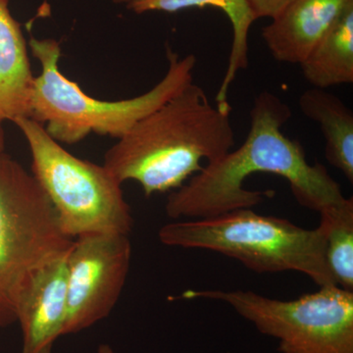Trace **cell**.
Segmentation results:
<instances>
[{"label": "cell", "mask_w": 353, "mask_h": 353, "mask_svg": "<svg viewBox=\"0 0 353 353\" xmlns=\"http://www.w3.org/2000/svg\"><path fill=\"white\" fill-rule=\"evenodd\" d=\"M290 117L292 110L281 97L268 90L260 92L243 145L208 163L174 190L165 205L168 217L203 219L259 205L274 192L245 189L246 179L257 173L285 178L297 202L316 212L343 203L347 197L326 167L309 164L303 145L285 136L282 129Z\"/></svg>", "instance_id": "6da1fadb"}, {"label": "cell", "mask_w": 353, "mask_h": 353, "mask_svg": "<svg viewBox=\"0 0 353 353\" xmlns=\"http://www.w3.org/2000/svg\"><path fill=\"white\" fill-rule=\"evenodd\" d=\"M229 102L213 104L205 90L188 83L139 120L108 150L103 166L120 183H139L145 196L176 190L231 152L234 132Z\"/></svg>", "instance_id": "7a4b0ae2"}, {"label": "cell", "mask_w": 353, "mask_h": 353, "mask_svg": "<svg viewBox=\"0 0 353 353\" xmlns=\"http://www.w3.org/2000/svg\"><path fill=\"white\" fill-rule=\"evenodd\" d=\"M29 46L41 70L34 77L29 118L43 125L51 138L66 145L80 143L90 134L120 139L139 120L194 82L196 57H180L167 46L168 69L152 90L132 99L101 101L85 94L61 73V48L57 41L32 38Z\"/></svg>", "instance_id": "3957f363"}, {"label": "cell", "mask_w": 353, "mask_h": 353, "mask_svg": "<svg viewBox=\"0 0 353 353\" xmlns=\"http://www.w3.org/2000/svg\"><path fill=\"white\" fill-rule=\"evenodd\" d=\"M158 238L165 245L221 253L256 273L296 271L318 287L336 285L325 259L326 230L321 223L304 229L284 218L245 208L169 223Z\"/></svg>", "instance_id": "277c9868"}, {"label": "cell", "mask_w": 353, "mask_h": 353, "mask_svg": "<svg viewBox=\"0 0 353 353\" xmlns=\"http://www.w3.org/2000/svg\"><path fill=\"white\" fill-rule=\"evenodd\" d=\"M13 123L29 145L32 175L67 236L75 240L90 234L129 236L134 224L131 208L122 183L103 165L72 154L31 118H18Z\"/></svg>", "instance_id": "5b68a950"}, {"label": "cell", "mask_w": 353, "mask_h": 353, "mask_svg": "<svg viewBox=\"0 0 353 353\" xmlns=\"http://www.w3.org/2000/svg\"><path fill=\"white\" fill-rule=\"evenodd\" d=\"M73 243L32 173L0 152V328L16 322L18 299L34 274Z\"/></svg>", "instance_id": "8992f818"}, {"label": "cell", "mask_w": 353, "mask_h": 353, "mask_svg": "<svg viewBox=\"0 0 353 353\" xmlns=\"http://www.w3.org/2000/svg\"><path fill=\"white\" fill-rule=\"evenodd\" d=\"M182 297L229 304L260 333L277 339L281 353H353V292L339 285L292 301L239 290H190Z\"/></svg>", "instance_id": "52a82bcc"}, {"label": "cell", "mask_w": 353, "mask_h": 353, "mask_svg": "<svg viewBox=\"0 0 353 353\" xmlns=\"http://www.w3.org/2000/svg\"><path fill=\"white\" fill-rule=\"evenodd\" d=\"M128 234H90L74 240L67 257V312L63 334L108 317L117 303L131 264Z\"/></svg>", "instance_id": "ba28073f"}, {"label": "cell", "mask_w": 353, "mask_h": 353, "mask_svg": "<svg viewBox=\"0 0 353 353\" xmlns=\"http://www.w3.org/2000/svg\"><path fill=\"white\" fill-rule=\"evenodd\" d=\"M69 250L39 269L18 299L16 321L23 332L22 353H51L63 334Z\"/></svg>", "instance_id": "9c48e42d"}, {"label": "cell", "mask_w": 353, "mask_h": 353, "mask_svg": "<svg viewBox=\"0 0 353 353\" xmlns=\"http://www.w3.org/2000/svg\"><path fill=\"white\" fill-rule=\"evenodd\" d=\"M353 0H294L262 30L279 62L301 64Z\"/></svg>", "instance_id": "30bf717a"}, {"label": "cell", "mask_w": 353, "mask_h": 353, "mask_svg": "<svg viewBox=\"0 0 353 353\" xmlns=\"http://www.w3.org/2000/svg\"><path fill=\"white\" fill-rule=\"evenodd\" d=\"M34 77L20 25L0 0V120L30 117Z\"/></svg>", "instance_id": "8fae6325"}, {"label": "cell", "mask_w": 353, "mask_h": 353, "mask_svg": "<svg viewBox=\"0 0 353 353\" xmlns=\"http://www.w3.org/2000/svg\"><path fill=\"white\" fill-rule=\"evenodd\" d=\"M128 8L137 14L162 11L174 13L183 9L215 7L226 14L233 28V41L226 73L216 95V103H228V92L239 72L248 66V34L254 22L248 0H134Z\"/></svg>", "instance_id": "7c38bea8"}, {"label": "cell", "mask_w": 353, "mask_h": 353, "mask_svg": "<svg viewBox=\"0 0 353 353\" xmlns=\"http://www.w3.org/2000/svg\"><path fill=\"white\" fill-rule=\"evenodd\" d=\"M301 112L319 124L325 139V155L332 166L353 182V114L336 95L309 88L299 97Z\"/></svg>", "instance_id": "4fadbf2b"}, {"label": "cell", "mask_w": 353, "mask_h": 353, "mask_svg": "<svg viewBox=\"0 0 353 353\" xmlns=\"http://www.w3.org/2000/svg\"><path fill=\"white\" fill-rule=\"evenodd\" d=\"M299 65L313 88L353 83V2Z\"/></svg>", "instance_id": "5bb4252c"}, {"label": "cell", "mask_w": 353, "mask_h": 353, "mask_svg": "<svg viewBox=\"0 0 353 353\" xmlns=\"http://www.w3.org/2000/svg\"><path fill=\"white\" fill-rule=\"evenodd\" d=\"M326 230L325 259L334 284L353 292V199L320 213Z\"/></svg>", "instance_id": "9a60e30c"}, {"label": "cell", "mask_w": 353, "mask_h": 353, "mask_svg": "<svg viewBox=\"0 0 353 353\" xmlns=\"http://www.w3.org/2000/svg\"><path fill=\"white\" fill-rule=\"evenodd\" d=\"M255 19L274 18L292 4L294 0H248Z\"/></svg>", "instance_id": "2e32d148"}, {"label": "cell", "mask_w": 353, "mask_h": 353, "mask_svg": "<svg viewBox=\"0 0 353 353\" xmlns=\"http://www.w3.org/2000/svg\"><path fill=\"white\" fill-rule=\"evenodd\" d=\"M2 124H3V122L0 120V152H4V145H6V141H4L3 127H2Z\"/></svg>", "instance_id": "e0dca14e"}, {"label": "cell", "mask_w": 353, "mask_h": 353, "mask_svg": "<svg viewBox=\"0 0 353 353\" xmlns=\"http://www.w3.org/2000/svg\"><path fill=\"white\" fill-rule=\"evenodd\" d=\"M99 353H114L112 348L108 345H101L99 348Z\"/></svg>", "instance_id": "ac0fdd59"}, {"label": "cell", "mask_w": 353, "mask_h": 353, "mask_svg": "<svg viewBox=\"0 0 353 353\" xmlns=\"http://www.w3.org/2000/svg\"><path fill=\"white\" fill-rule=\"evenodd\" d=\"M115 3H125V4H129L131 3L132 1H134V0H113Z\"/></svg>", "instance_id": "d6986e66"}]
</instances>
